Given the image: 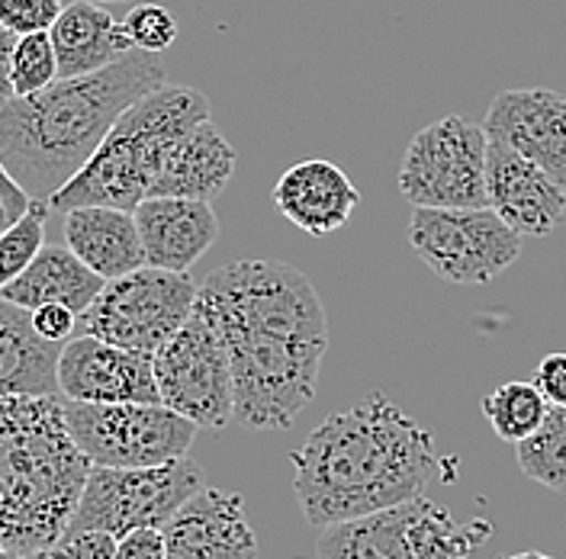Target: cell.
Instances as JSON below:
<instances>
[{
	"label": "cell",
	"instance_id": "cell-19",
	"mask_svg": "<svg viewBox=\"0 0 566 559\" xmlns=\"http://www.w3.org/2000/svg\"><path fill=\"white\" fill-rule=\"evenodd\" d=\"M235 148L216 129L212 119L197 123L165 155L148 197H184L212 203L235 175Z\"/></svg>",
	"mask_w": 566,
	"mask_h": 559
},
{
	"label": "cell",
	"instance_id": "cell-21",
	"mask_svg": "<svg viewBox=\"0 0 566 559\" xmlns=\"http://www.w3.org/2000/svg\"><path fill=\"white\" fill-rule=\"evenodd\" d=\"M65 245L104 280L145 267L139 225L129 210L77 207L65 212Z\"/></svg>",
	"mask_w": 566,
	"mask_h": 559
},
{
	"label": "cell",
	"instance_id": "cell-36",
	"mask_svg": "<svg viewBox=\"0 0 566 559\" xmlns=\"http://www.w3.org/2000/svg\"><path fill=\"white\" fill-rule=\"evenodd\" d=\"M499 559H554V557H547V553H541V550H522V553H512V557H499Z\"/></svg>",
	"mask_w": 566,
	"mask_h": 559
},
{
	"label": "cell",
	"instance_id": "cell-27",
	"mask_svg": "<svg viewBox=\"0 0 566 559\" xmlns=\"http://www.w3.org/2000/svg\"><path fill=\"white\" fill-rule=\"evenodd\" d=\"M10 81L17 97L39 94L42 87L59 81V59L49 33L17 35L13 55H10Z\"/></svg>",
	"mask_w": 566,
	"mask_h": 559
},
{
	"label": "cell",
	"instance_id": "cell-33",
	"mask_svg": "<svg viewBox=\"0 0 566 559\" xmlns=\"http://www.w3.org/2000/svg\"><path fill=\"white\" fill-rule=\"evenodd\" d=\"M74 318L69 306H59V303H49V306H39L33 309V325L35 331L45 338V341H55V345H65L74 331Z\"/></svg>",
	"mask_w": 566,
	"mask_h": 559
},
{
	"label": "cell",
	"instance_id": "cell-20",
	"mask_svg": "<svg viewBox=\"0 0 566 559\" xmlns=\"http://www.w3.org/2000/svg\"><path fill=\"white\" fill-rule=\"evenodd\" d=\"M49 35L59 59V77L94 74L136 52L123 20H116L109 10H104V3L94 0H74L62 7Z\"/></svg>",
	"mask_w": 566,
	"mask_h": 559
},
{
	"label": "cell",
	"instance_id": "cell-35",
	"mask_svg": "<svg viewBox=\"0 0 566 559\" xmlns=\"http://www.w3.org/2000/svg\"><path fill=\"white\" fill-rule=\"evenodd\" d=\"M13 42H17V35L0 27V106L17 97V94H13V81H10V55H13Z\"/></svg>",
	"mask_w": 566,
	"mask_h": 559
},
{
	"label": "cell",
	"instance_id": "cell-37",
	"mask_svg": "<svg viewBox=\"0 0 566 559\" xmlns=\"http://www.w3.org/2000/svg\"><path fill=\"white\" fill-rule=\"evenodd\" d=\"M17 559H55V550H35V553H23Z\"/></svg>",
	"mask_w": 566,
	"mask_h": 559
},
{
	"label": "cell",
	"instance_id": "cell-16",
	"mask_svg": "<svg viewBox=\"0 0 566 559\" xmlns=\"http://www.w3.org/2000/svg\"><path fill=\"white\" fill-rule=\"evenodd\" d=\"M161 530L165 559H258V537L239 492L200 489Z\"/></svg>",
	"mask_w": 566,
	"mask_h": 559
},
{
	"label": "cell",
	"instance_id": "cell-32",
	"mask_svg": "<svg viewBox=\"0 0 566 559\" xmlns=\"http://www.w3.org/2000/svg\"><path fill=\"white\" fill-rule=\"evenodd\" d=\"M534 386L541 389L547 405L566 409V354H547L534 370Z\"/></svg>",
	"mask_w": 566,
	"mask_h": 559
},
{
	"label": "cell",
	"instance_id": "cell-28",
	"mask_svg": "<svg viewBox=\"0 0 566 559\" xmlns=\"http://www.w3.org/2000/svg\"><path fill=\"white\" fill-rule=\"evenodd\" d=\"M123 27H126L133 49L148 52V55H158V52L171 49L177 42V30H180L175 13L168 7H161V3H136L126 13Z\"/></svg>",
	"mask_w": 566,
	"mask_h": 559
},
{
	"label": "cell",
	"instance_id": "cell-3",
	"mask_svg": "<svg viewBox=\"0 0 566 559\" xmlns=\"http://www.w3.org/2000/svg\"><path fill=\"white\" fill-rule=\"evenodd\" d=\"M165 84L148 52H129L109 68L59 77L30 97L0 106V161L13 180L45 200L62 190L97 151L123 109Z\"/></svg>",
	"mask_w": 566,
	"mask_h": 559
},
{
	"label": "cell",
	"instance_id": "cell-12",
	"mask_svg": "<svg viewBox=\"0 0 566 559\" xmlns=\"http://www.w3.org/2000/svg\"><path fill=\"white\" fill-rule=\"evenodd\" d=\"M161 405L190 419L197 428L222 431L235 421L232 363L210 321L193 315L151 357Z\"/></svg>",
	"mask_w": 566,
	"mask_h": 559
},
{
	"label": "cell",
	"instance_id": "cell-8",
	"mask_svg": "<svg viewBox=\"0 0 566 559\" xmlns=\"http://www.w3.org/2000/svg\"><path fill=\"white\" fill-rule=\"evenodd\" d=\"M200 489L203 470L187 456L145 470L91 466L65 534L104 530L123 537L136 527H165L177 515V508Z\"/></svg>",
	"mask_w": 566,
	"mask_h": 559
},
{
	"label": "cell",
	"instance_id": "cell-26",
	"mask_svg": "<svg viewBox=\"0 0 566 559\" xmlns=\"http://www.w3.org/2000/svg\"><path fill=\"white\" fill-rule=\"evenodd\" d=\"M45 215H49V203L45 200H33L30 210L23 212L7 232H0V289L17 280L33 257L45 245Z\"/></svg>",
	"mask_w": 566,
	"mask_h": 559
},
{
	"label": "cell",
	"instance_id": "cell-18",
	"mask_svg": "<svg viewBox=\"0 0 566 559\" xmlns=\"http://www.w3.org/2000/svg\"><path fill=\"white\" fill-rule=\"evenodd\" d=\"M271 200L283 219L306 235H332L345 229L360 207V190L335 161L306 158L283 171L271 190Z\"/></svg>",
	"mask_w": 566,
	"mask_h": 559
},
{
	"label": "cell",
	"instance_id": "cell-9",
	"mask_svg": "<svg viewBox=\"0 0 566 559\" xmlns=\"http://www.w3.org/2000/svg\"><path fill=\"white\" fill-rule=\"evenodd\" d=\"M197 283L190 274L139 267L133 274L106 280L101 296L81 315L87 335L109 345L133 350L139 357H155L158 348L193 315Z\"/></svg>",
	"mask_w": 566,
	"mask_h": 559
},
{
	"label": "cell",
	"instance_id": "cell-4",
	"mask_svg": "<svg viewBox=\"0 0 566 559\" xmlns=\"http://www.w3.org/2000/svg\"><path fill=\"white\" fill-rule=\"evenodd\" d=\"M87 473L62 395H0V544L10 557L65 537Z\"/></svg>",
	"mask_w": 566,
	"mask_h": 559
},
{
	"label": "cell",
	"instance_id": "cell-2",
	"mask_svg": "<svg viewBox=\"0 0 566 559\" xmlns=\"http://www.w3.org/2000/svg\"><path fill=\"white\" fill-rule=\"evenodd\" d=\"M290 463L303 518L318 530L402 505L441 470L431 431L384 392L332 412L303 447L290 451Z\"/></svg>",
	"mask_w": 566,
	"mask_h": 559
},
{
	"label": "cell",
	"instance_id": "cell-25",
	"mask_svg": "<svg viewBox=\"0 0 566 559\" xmlns=\"http://www.w3.org/2000/svg\"><path fill=\"white\" fill-rule=\"evenodd\" d=\"M547 399L541 395V389L534 383H502L483 399V415L495 431V437H502L505 444H518L531 437L541 421L547 415Z\"/></svg>",
	"mask_w": 566,
	"mask_h": 559
},
{
	"label": "cell",
	"instance_id": "cell-39",
	"mask_svg": "<svg viewBox=\"0 0 566 559\" xmlns=\"http://www.w3.org/2000/svg\"><path fill=\"white\" fill-rule=\"evenodd\" d=\"M0 559H13L10 553H7V550H3V544H0Z\"/></svg>",
	"mask_w": 566,
	"mask_h": 559
},
{
	"label": "cell",
	"instance_id": "cell-38",
	"mask_svg": "<svg viewBox=\"0 0 566 559\" xmlns=\"http://www.w3.org/2000/svg\"><path fill=\"white\" fill-rule=\"evenodd\" d=\"M94 3H129V0H94Z\"/></svg>",
	"mask_w": 566,
	"mask_h": 559
},
{
	"label": "cell",
	"instance_id": "cell-14",
	"mask_svg": "<svg viewBox=\"0 0 566 559\" xmlns=\"http://www.w3.org/2000/svg\"><path fill=\"white\" fill-rule=\"evenodd\" d=\"M59 395L74 402H161L151 360L97 335L62 345Z\"/></svg>",
	"mask_w": 566,
	"mask_h": 559
},
{
	"label": "cell",
	"instance_id": "cell-24",
	"mask_svg": "<svg viewBox=\"0 0 566 559\" xmlns=\"http://www.w3.org/2000/svg\"><path fill=\"white\" fill-rule=\"evenodd\" d=\"M515 460L531 483L566 492V409L551 405L541 428L515 444Z\"/></svg>",
	"mask_w": 566,
	"mask_h": 559
},
{
	"label": "cell",
	"instance_id": "cell-7",
	"mask_svg": "<svg viewBox=\"0 0 566 559\" xmlns=\"http://www.w3.org/2000/svg\"><path fill=\"white\" fill-rule=\"evenodd\" d=\"M71 437L91 466L145 470L187 456L197 424L161 402H74L65 399Z\"/></svg>",
	"mask_w": 566,
	"mask_h": 559
},
{
	"label": "cell",
	"instance_id": "cell-22",
	"mask_svg": "<svg viewBox=\"0 0 566 559\" xmlns=\"http://www.w3.org/2000/svg\"><path fill=\"white\" fill-rule=\"evenodd\" d=\"M62 345L45 341L33 313L0 296V395H59Z\"/></svg>",
	"mask_w": 566,
	"mask_h": 559
},
{
	"label": "cell",
	"instance_id": "cell-5",
	"mask_svg": "<svg viewBox=\"0 0 566 559\" xmlns=\"http://www.w3.org/2000/svg\"><path fill=\"white\" fill-rule=\"evenodd\" d=\"M210 119V101L187 84H158L109 126L87 165L49 197V210L116 207L136 210L151 190L165 155L184 133Z\"/></svg>",
	"mask_w": 566,
	"mask_h": 559
},
{
	"label": "cell",
	"instance_id": "cell-11",
	"mask_svg": "<svg viewBox=\"0 0 566 559\" xmlns=\"http://www.w3.org/2000/svg\"><path fill=\"white\" fill-rule=\"evenodd\" d=\"M486 145L483 126L467 123L458 113L419 129L406 145L399 165V193L412 207H490L486 200Z\"/></svg>",
	"mask_w": 566,
	"mask_h": 559
},
{
	"label": "cell",
	"instance_id": "cell-10",
	"mask_svg": "<svg viewBox=\"0 0 566 559\" xmlns=\"http://www.w3.org/2000/svg\"><path fill=\"white\" fill-rule=\"evenodd\" d=\"M409 245L444 283L483 286L522 257V235L490 207H416L409 219Z\"/></svg>",
	"mask_w": 566,
	"mask_h": 559
},
{
	"label": "cell",
	"instance_id": "cell-34",
	"mask_svg": "<svg viewBox=\"0 0 566 559\" xmlns=\"http://www.w3.org/2000/svg\"><path fill=\"white\" fill-rule=\"evenodd\" d=\"M30 203H33V197L13 180V175L0 161V232H7L23 212L30 210Z\"/></svg>",
	"mask_w": 566,
	"mask_h": 559
},
{
	"label": "cell",
	"instance_id": "cell-13",
	"mask_svg": "<svg viewBox=\"0 0 566 559\" xmlns=\"http://www.w3.org/2000/svg\"><path fill=\"white\" fill-rule=\"evenodd\" d=\"M483 129L566 190V97L547 87L499 91L486 109Z\"/></svg>",
	"mask_w": 566,
	"mask_h": 559
},
{
	"label": "cell",
	"instance_id": "cell-31",
	"mask_svg": "<svg viewBox=\"0 0 566 559\" xmlns=\"http://www.w3.org/2000/svg\"><path fill=\"white\" fill-rule=\"evenodd\" d=\"M116 559H165V530L136 527L116 537Z\"/></svg>",
	"mask_w": 566,
	"mask_h": 559
},
{
	"label": "cell",
	"instance_id": "cell-17",
	"mask_svg": "<svg viewBox=\"0 0 566 559\" xmlns=\"http://www.w3.org/2000/svg\"><path fill=\"white\" fill-rule=\"evenodd\" d=\"M133 215L148 267L187 274L219 239V215L207 200L145 197Z\"/></svg>",
	"mask_w": 566,
	"mask_h": 559
},
{
	"label": "cell",
	"instance_id": "cell-23",
	"mask_svg": "<svg viewBox=\"0 0 566 559\" xmlns=\"http://www.w3.org/2000/svg\"><path fill=\"white\" fill-rule=\"evenodd\" d=\"M106 280L94 274L69 245H42V251L33 257V264L10 280L0 296L23 306V309H39L49 303L69 306L74 315H84L91 303L101 296Z\"/></svg>",
	"mask_w": 566,
	"mask_h": 559
},
{
	"label": "cell",
	"instance_id": "cell-1",
	"mask_svg": "<svg viewBox=\"0 0 566 559\" xmlns=\"http://www.w3.org/2000/svg\"><path fill=\"white\" fill-rule=\"evenodd\" d=\"M197 313L232 363L235 421L283 431L313 402L328 318L310 277L283 261H232L197 286Z\"/></svg>",
	"mask_w": 566,
	"mask_h": 559
},
{
	"label": "cell",
	"instance_id": "cell-15",
	"mask_svg": "<svg viewBox=\"0 0 566 559\" xmlns=\"http://www.w3.org/2000/svg\"><path fill=\"white\" fill-rule=\"evenodd\" d=\"M490 210L522 239H544L566 219V190L509 145H486Z\"/></svg>",
	"mask_w": 566,
	"mask_h": 559
},
{
	"label": "cell",
	"instance_id": "cell-30",
	"mask_svg": "<svg viewBox=\"0 0 566 559\" xmlns=\"http://www.w3.org/2000/svg\"><path fill=\"white\" fill-rule=\"evenodd\" d=\"M55 559H116V537L104 530L65 534L55 547Z\"/></svg>",
	"mask_w": 566,
	"mask_h": 559
},
{
	"label": "cell",
	"instance_id": "cell-29",
	"mask_svg": "<svg viewBox=\"0 0 566 559\" xmlns=\"http://www.w3.org/2000/svg\"><path fill=\"white\" fill-rule=\"evenodd\" d=\"M62 7V0H0V27L13 35L49 33Z\"/></svg>",
	"mask_w": 566,
	"mask_h": 559
},
{
	"label": "cell",
	"instance_id": "cell-6",
	"mask_svg": "<svg viewBox=\"0 0 566 559\" xmlns=\"http://www.w3.org/2000/svg\"><path fill=\"white\" fill-rule=\"evenodd\" d=\"M490 537V521H460L448 505L416 495L384 511L322 527L316 550L318 559H470Z\"/></svg>",
	"mask_w": 566,
	"mask_h": 559
}]
</instances>
